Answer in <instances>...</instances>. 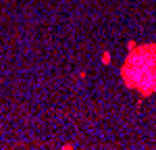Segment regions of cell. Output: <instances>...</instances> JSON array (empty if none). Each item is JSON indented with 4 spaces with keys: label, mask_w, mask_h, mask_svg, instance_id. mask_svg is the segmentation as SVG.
I'll return each mask as SVG.
<instances>
[{
    "label": "cell",
    "mask_w": 156,
    "mask_h": 150,
    "mask_svg": "<svg viewBox=\"0 0 156 150\" xmlns=\"http://www.w3.org/2000/svg\"><path fill=\"white\" fill-rule=\"evenodd\" d=\"M121 79L127 88L140 90L142 98L156 92V44L135 46L129 42V56L121 69Z\"/></svg>",
    "instance_id": "cell-1"
},
{
    "label": "cell",
    "mask_w": 156,
    "mask_h": 150,
    "mask_svg": "<svg viewBox=\"0 0 156 150\" xmlns=\"http://www.w3.org/2000/svg\"><path fill=\"white\" fill-rule=\"evenodd\" d=\"M102 62H104V65H108V62H110V54H108V52H104V54H102Z\"/></svg>",
    "instance_id": "cell-2"
}]
</instances>
